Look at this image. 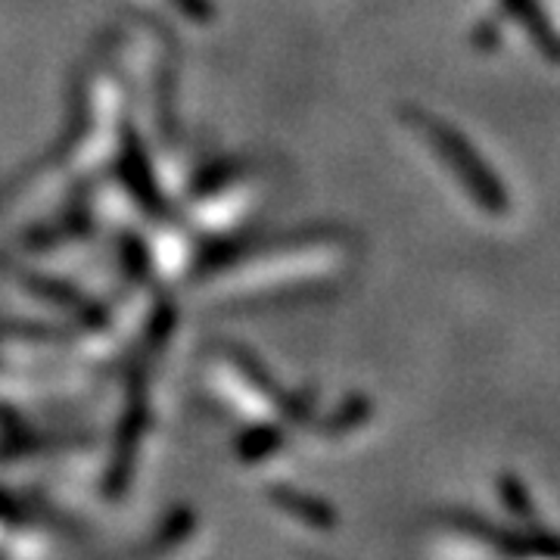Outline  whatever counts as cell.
Here are the masks:
<instances>
[{
    "mask_svg": "<svg viewBox=\"0 0 560 560\" xmlns=\"http://www.w3.org/2000/svg\"><path fill=\"white\" fill-rule=\"evenodd\" d=\"M433 140L440 143L445 160L455 162L458 175L470 184V190L477 194V200H480L486 209H504L501 184H495V178L486 172V165H480L477 153H470V147H467L455 131H445L442 125H433Z\"/></svg>",
    "mask_w": 560,
    "mask_h": 560,
    "instance_id": "cell-1",
    "label": "cell"
}]
</instances>
